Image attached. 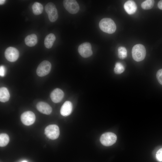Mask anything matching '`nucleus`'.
Masks as SVG:
<instances>
[{"label":"nucleus","instance_id":"nucleus-25","mask_svg":"<svg viewBox=\"0 0 162 162\" xmlns=\"http://www.w3.org/2000/svg\"><path fill=\"white\" fill-rule=\"evenodd\" d=\"M5 74V68L3 66H1L0 67V75L3 77L4 76Z\"/></svg>","mask_w":162,"mask_h":162},{"label":"nucleus","instance_id":"nucleus-9","mask_svg":"<svg viewBox=\"0 0 162 162\" xmlns=\"http://www.w3.org/2000/svg\"><path fill=\"white\" fill-rule=\"evenodd\" d=\"M4 56L6 59L9 61L14 62L18 59L19 52L15 48L9 47L6 49L4 52Z\"/></svg>","mask_w":162,"mask_h":162},{"label":"nucleus","instance_id":"nucleus-12","mask_svg":"<svg viewBox=\"0 0 162 162\" xmlns=\"http://www.w3.org/2000/svg\"><path fill=\"white\" fill-rule=\"evenodd\" d=\"M36 107L40 112L45 114L49 115L52 111L51 106L45 102H39L37 104Z\"/></svg>","mask_w":162,"mask_h":162},{"label":"nucleus","instance_id":"nucleus-14","mask_svg":"<svg viewBox=\"0 0 162 162\" xmlns=\"http://www.w3.org/2000/svg\"><path fill=\"white\" fill-rule=\"evenodd\" d=\"M124 8L129 14L134 13L137 10V6L135 2L132 0L127 1L124 4Z\"/></svg>","mask_w":162,"mask_h":162},{"label":"nucleus","instance_id":"nucleus-26","mask_svg":"<svg viewBox=\"0 0 162 162\" xmlns=\"http://www.w3.org/2000/svg\"><path fill=\"white\" fill-rule=\"evenodd\" d=\"M158 7L160 9L162 10V0L159 2L158 3Z\"/></svg>","mask_w":162,"mask_h":162},{"label":"nucleus","instance_id":"nucleus-19","mask_svg":"<svg viewBox=\"0 0 162 162\" xmlns=\"http://www.w3.org/2000/svg\"><path fill=\"white\" fill-rule=\"evenodd\" d=\"M9 141V138L6 134L2 133L0 134V146L4 147L6 146Z\"/></svg>","mask_w":162,"mask_h":162},{"label":"nucleus","instance_id":"nucleus-4","mask_svg":"<svg viewBox=\"0 0 162 162\" xmlns=\"http://www.w3.org/2000/svg\"><path fill=\"white\" fill-rule=\"evenodd\" d=\"M117 136L113 133L106 132L101 136L100 140L101 144L106 146H111L115 143L117 140Z\"/></svg>","mask_w":162,"mask_h":162},{"label":"nucleus","instance_id":"nucleus-27","mask_svg":"<svg viewBox=\"0 0 162 162\" xmlns=\"http://www.w3.org/2000/svg\"><path fill=\"white\" fill-rule=\"evenodd\" d=\"M5 0H0V5H2L5 2Z\"/></svg>","mask_w":162,"mask_h":162},{"label":"nucleus","instance_id":"nucleus-7","mask_svg":"<svg viewBox=\"0 0 162 162\" xmlns=\"http://www.w3.org/2000/svg\"><path fill=\"white\" fill-rule=\"evenodd\" d=\"M64 6L70 13L74 14L79 11L80 7L76 1L75 0H64L63 2Z\"/></svg>","mask_w":162,"mask_h":162},{"label":"nucleus","instance_id":"nucleus-28","mask_svg":"<svg viewBox=\"0 0 162 162\" xmlns=\"http://www.w3.org/2000/svg\"><path fill=\"white\" fill-rule=\"evenodd\" d=\"M22 162H27L26 161H22Z\"/></svg>","mask_w":162,"mask_h":162},{"label":"nucleus","instance_id":"nucleus-18","mask_svg":"<svg viewBox=\"0 0 162 162\" xmlns=\"http://www.w3.org/2000/svg\"><path fill=\"white\" fill-rule=\"evenodd\" d=\"M32 11L35 15L41 14L43 10V6L42 4L38 2H35L32 6Z\"/></svg>","mask_w":162,"mask_h":162},{"label":"nucleus","instance_id":"nucleus-20","mask_svg":"<svg viewBox=\"0 0 162 162\" xmlns=\"http://www.w3.org/2000/svg\"><path fill=\"white\" fill-rule=\"evenodd\" d=\"M154 3V0H146L142 3L141 6L143 9L145 10L150 9L153 7Z\"/></svg>","mask_w":162,"mask_h":162},{"label":"nucleus","instance_id":"nucleus-8","mask_svg":"<svg viewBox=\"0 0 162 162\" xmlns=\"http://www.w3.org/2000/svg\"><path fill=\"white\" fill-rule=\"evenodd\" d=\"M78 51L80 54L84 58L90 56L93 53L91 45L88 42H85L80 44L78 48Z\"/></svg>","mask_w":162,"mask_h":162},{"label":"nucleus","instance_id":"nucleus-5","mask_svg":"<svg viewBox=\"0 0 162 162\" xmlns=\"http://www.w3.org/2000/svg\"><path fill=\"white\" fill-rule=\"evenodd\" d=\"M51 68V63L48 61H43L38 66L36 70L37 74L40 77L45 76L50 72Z\"/></svg>","mask_w":162,"mask_h":162},{"label":"nucleus","instance_id":"nucleus-11","mask_svg":"<svg viewBox=\"0 0 162 162\" xmlns=\"http://www.w3.org/2000/svg\"><path fill=\"white\" fill-rule=\"evenodd\" d=\"M50 96L53 102L58 103L60 102L63 98L64 93L61 89L56 88L51 92Z\"/></svg>","mask_w":162,"mask_h":162},{"label":"nucleus","instance_id":"nucleus-15","mask_svg":"<svg viewBox=\"0 0 162 162\" xmlns=\"http://www.w3.org/2000/svg\"><path fill=\"white\" fill-rule=\"evenodd\" d=\"M25 42L29 46H34L38 42L37 35L35 34H32L27 36L25 39Z\"/></svg>","mask_w":162,"mask_h":162},{"label":"nucleus","instance_id":"nucleus-6","mask_svg":"<svg viewBox=\"0 0 162 162\" xmlns=\"http://www.w3.org/2000/svg\"><path fill=\"white\" fill-rule=\"evenodd\" d=\"M45 133L46 136L51 140L57 139L59 135V127L56 124L49 125L45 128Z\"/></svg>","mask_w":162,"mask_h":162},{"label":"nucleus","instance_id":"nucleus-1","mask_svg":"<svg viewBox=\"0 0 162 162\" xmlns=\"http://www.w3.org/2000/svg\"><path fill=\"white\" fill-rule=\"evenodd\" d=\"M100 29L103 32L110 34L114 33L116 27L114 21L111 19L105 18L102 19L99 23Z\"/></svg>","mask_w":162,"mask_h":162},{"label":"nucleus","instance_id":"nucleus-21","mask_svg":"<svg viewBox=\"0 0 162 162\" xmlns=\"http://www.w3.org/2000/svg\"><path fill=\"white\" fill-rule=\"evenodd\" d=\"M118 56L121 59L125 58L127 56V52L126 48L123 46H120L118 48Z\"/></svg>","mask_w":162,"mask_h":162},{"label":"nucleus","instance_id":"nucleus-23","mask_svg":"<svg viewBox=\"0 0 162 162\" xmlns=\"http://www.w3.org/2000/svg\"><path fill=\"white\" fill-rule=\"evenodd\" d=\"M156 77L159 82L162 85V69H160L157 71Z\"/></svg>","mask_w":162,"mask_h":162},{"label":"nucleus","instance_id":"nucleus-24","mask_svg":"<svg viewBox=\"0 0 162 162\" xmlns=\"http://www.w3.org/2000/svg\"><path fill=\"white\" fill-rule=\"evenodd\" d=\"M157 159L159 161H162V148L160 149L157 152L156 154Z\"/></svg>","mask_w":162,"mask_h":162},{"label":"nucleus","instance_id":"nucleus-22","mask_svg":"<svg viewBox=\"0 0 162 162\" xmlns=\"http://www.w3.org/2000/svg\"><path fill=\"white\" fill-rule=\"evenodd\" d=\"M125 70L123 65L119 62H117L115 64L114 72L116 74H120L124 72Z\"/></svg>","mask_w":162,"mask_h":162},{"label":"nucleus","instance_id":"nucleus-10","mask_svg":"<svg viewBox=\"0 0 162 162\" xmlns=\"http://www.w3.org/2000/svg\"><path fill=\"white\" fill-rule=\"evenodd\" d=\"M21 121L24 125H30L33 124L35 120L34 113L31 111L24 112L21 116Z\"/></svg>","mask_w":162,"mask_h":162},{"label":"nucleus","instance_id":"nucleus-13","mask_svg":"<svg viewBox=\"0 0 162 162\" xmlns=\"http://www.w3.org/2000/svg\"><path fill=\"white\" fill-rule=\"evenodd\" d=\"M72 104L70 101H65L62 106L60 110V113L64 116H69L71 113L72 110Z\"/></svg>","mask_w":162,"mask_h":162},{"label":"nucleus","instance_id":"nucleus-16","mask_svg":"<svg viewBox=\"0 0 162 162\" xmlns=\"http://www.w3.org/2000/svg\"><path fill=\"white\" fill-rule=\"evenodd\" d=\"M56 37L53 33H50L47 35L45 38L44 44L45 46L47 48H50L52 46L55 40Z\"/></svg>","mask_w":162,"mask_h":162},{"label":"nucleus","instance_id":"nucleus-3","mask_svg":"<svg viewBox=\"0 0 162 162\" xmlns=\"http://www.w3.org/2000/svg\"><path fill=\"white\" fill-rule=\"evenodd\" d=\"M45 10L51 22H54L57 20L58 14L57 9L54 4L51 2L48 3L45 7Z\"/></svg>","mask_w":162,"mask_h":162},{"label":"nucleus","instance_id":"nucleus-2","mask_svg":"<svg viewBox=\"0 0 162 162\" xmlns=\"http://www.w3.org/2000/svg\"><path fill=\"white\" fill-rule=\"evenodd\" d=\"M133 59L136 62H140L145 58L146 51L145 46L142 44H138L134 45L132 50Z\"/></svg>","mask_w":162,"mask_h":162},{"label":"nucleus","instance_id":"nucleus-17","mask_svg":"<svg viewBox=\"0 0 162 162\" xmlns=\"http://www.w3.org/2000/svg\"><path fill=\"white\" fill-rule=\"evenodd\" d=\"M10 98V94L7 88L2 87L0 88V101L3 102L8 101Z\"/></svg>","mask_w":162,"mask_h":162}]
</instances>
